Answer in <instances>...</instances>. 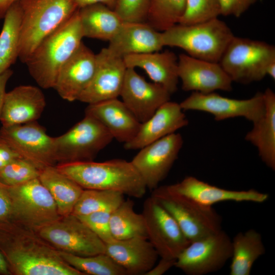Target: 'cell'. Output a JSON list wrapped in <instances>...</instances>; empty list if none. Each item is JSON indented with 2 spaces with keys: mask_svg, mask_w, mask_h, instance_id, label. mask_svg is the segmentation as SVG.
Wrapping results in <instances>:
<instances>
[{
  "mask_svg": "<svg viewBox=\"0 0 275 275\" xmlns=\"http://www.w3.org/2000/svg\"><path fill=\"white\" fill-rule=\"evenodd\" d=\"M96 54L82 42L61 68L53 89L65 100H78L93 78Z\"/></svg>",
  "mask_w": 275,
  "mask_h": 275,
  "instance_id": "20",
  "label": "cell"
},
{
  "mask_svg": "<svg viewBox=\"0 0 275 275\" xmlns=\"http://www.w3.org/2000/svg\"><path fill=\"white\" fill-rule=\"evenodd\" d=\"M58 252L66 263L84 275H127L126 271L106 253L79 256Z\"/></svg>",
  "mask_w": 275,
  "mask_h": 275,
  "instance_id": "33",
  "label": "cell"
},
{
  "mask_svg": "<svg viewBox=\"0 0 275 275\" xmlns=\"http://www.w3.org/2000/svg\"><path fill=\"white\" fill-rule=\"evenodd\" d=\"M78 10L46 36L24 63L31 76L43 89L53 88L61 68L82 42Z\"/></svg>",
  "mask_w": 275,
  "mask_h": 275,
  "instance_id": "2",
  "label": "cell"
},
{
  "mask_svg": "<svg viewBox=\"0 0 275 275\" xmlns=\"http://www.w3.org/2000/svg\"><path fill=\"white\" fill-rule=\"evenodd\" d=\"M171 95L161 85L147 81L135 68H127L120 96L140 123L146 121L170 100Z\"/></svg>",
  "mask_w": 275,
  "mask_h": 275,
  "instance_id": "17",
  "label": "cell"
},
{
  "mask_svg": "<svg viewBox=\"0 0 275 275\" xmlns=\"http://www.w3.org/2000/svg\"><path fill=\"white\" fill-rule=\"evenodd\" d=\"M0 252L11 275H84L36 229L12 219L0 221Z\"/></svg>",
  "mask_w": 275,
  "mask_h": 275,
  "instance_id": "1",
  "label": "cell"
},
{
  "mask_svg": "<svg viewBox=\"0 0 275 275\" xmlns=\"http://www.w3.org/2000/svg\"><path fill=\"white\" fill-rule=\"evenodd\" d=\"M85 115L101 123L118 142L124 144L132 140L141 124L134 115L118 98L89 104Z\"/></svg>",
  "mask_w": 275,
  "mask_h": 275,
  "instance_id": "24",
  "label": "cell"
},
{
  "mask_svg": "<svg viewBox=\"0 0 275 275\" xmlns=\"http://www.w3.org/2000/svg\"><path fill=\"white\" fill-rule=\"evenodd\" d=\"M234 36L218 18L192 24L177 23L161 32L164 46L178 47L192 57L216 63Z\"/></svg>",
  "mask_w": 275,
  "mask_h": 275,
  "instance_id": "4",
  "label": "cell"
},
{
  "mask_svg": "<svg viewBox=\"0 0 275 275\" xmlns=\"http://www.w3.org/2000/svg\"><path fill=\"white\" fill-rule=\"evenodd\" d=\"M109 225L114 239L122 240L136 237L147 238L144 216L142 213L139 214L135 211L134 203L130 200H124L112 211Z\"/></svg>",
  "mask_w": 275,
  "mask_h": 275,
  "instance_id": "32",
  "label": "cell"
},
{
  "mask_svg": "<svg viewBox=\"0 0 275 275\" xmlns=\"http://www.w3.org/2000/svg\"><path fill=\"white\" fill-rule=\"evenodd\" d=\"M265 253L262 236L254 229L238 233L232 239L230 275H250L255 261Z\"/></svg>",
  "mask_w": 275,
  "mask_h": 275,
  "instance_id": "30",
  "label": "cell"
},
{
  "mask_svg": "<svg viewBox=\"0 0 275 275\" xmlns=\"http://www.w3.org/2000/svg\"><path fill=\"white\" fill-rule=\"evenodd\" d=\"M275 61V47L265 42L234 36L218 63L232 81L248 84L261 80Z\"/></svg>",
  "mask_w": 275,
  "mask_h": 275,
  "instance_id": "6",
  "label": "cell"
},
{
  "mask_svg": "<svg viewBox=\"0 0 275 275\" xmlns=\"http://www.w3.org/2000/svg\"><path fill=\"white\" fill-rule=\"evenodd\" d=\"M232 255V239L222 229L190 242L175 266L187 275H204L222 268Z\"/></svg>",
  "mask_w": 275,
  "mask_h": 275,
  "instance_id": "11",
  "label": "cell"
},
{
  "mask_svg": "<svg viewBox=\"0 0 275 275\" xmlns=\"http://www.w3.org/2000/svg\"><path fill=\"white\" fill-rule=\"evenodd\" d=\"M56 166L84 189L116 191L136 198L143 197L147 189L131 161L124 159L60 163Z\"/></svg>",
  "mask_w": 275,
  "mask_h": 275,
  "instance_id": "3",
  "label": "cell"
},
{
  "mask_svg": "<svg viewBox=\"0 0 275 275\" xmlns=\"http://www.w3.org/2000/svg\"><path fill=\"white\" fill-rule=\"evenodd\" d=\"M166 187L172 193L209 207L224 201L262 203L269 198L268 194L254 189L247 190L226 189L211 185L194 176H187L181 181L166 185Z\"/></svg>",
  "mask_w": 275,
  "mask_h": 275,
  "instance_id": "19",
  "label": "cell"
},
{
  "mask_svg": "<svg viewBox=\"0 0 275 275\" xmlns=\"http://www.w3.org/2000/svg\"><path fill=\"white\" fill-rule=\"evenodd\" d=\"M127 68L143 69L154 82L162 86L172 94L177 90L178 57L169 50L125 56Z\"/></svg>",
  "mask_w": 275,
  "mask_h": 275,
  "instance_id": "26",
  "label": "cell"
},
{
  "mask_svg": "<svg viewBox=\"0 0 275 275\" xmlns=\"http://www.w3.org/2000/svg\"><path fill=\"white\" fill-rule=\"evenodd\" d=\"M105 253L127 275H145L155 265L159 257L148 238L142 237L113 239L105 243Z\"/></svg>",
  "mask_w": 275,
  "mask_h": 275,
  "instance_id": "23",
  "label": "cell"
},
{
  "mask_svg": "<svg viewBox=\"0 0 275 275\" xmlns=\"http://www.w3.org/2000/svg\"><path fill=\"white\" fill-rule=\"evenodd\" d=\"M19 0H0V19L4 18L8 9Z\"/></svg>",
  "mask_w": 275,
  "mask_h": 275,
  "instance_id": "46",
  "label": "cell"
},
{
  "mask_svg": "<svg viewBox=\"0 0 275 275\" xmlns=\"http://www.w3.org/2000/svg\"><path fill=\"white\" fill-rule=\"evenodd\" d=\"M113 139L101 123L85 115L67 132L54 137L57 164L93 161Z\"/></svg>",
  "mask_w": 275,
  "mask_h": 275,
  "instance_id": "8",
  "label": "cell"
},
{
  "mask_svg": "<svg viewBox=\"0 0 275 275\" xmlns=\"http://www.w3.org/2000/svg\"><path fill=\"white\" fill-rule=\"evenodd\" d=\"M113 211H100L77 216L105 243L114 239L110 230V218Z\"/></svg>",
  "mask_w": 275,
  "mask_h": 275,
  "instance_id": "39",
  "label": "cell"
},
{
  "mask_svg": "<svg viewBox=\"0 0 275 275\" xmlns=\"http://www.w3.org/2000/svg\"><path fill=\"white\" fill-rule=\"evenodd\" d=\"M258 0H219L221 15L240 17Z\"/></svg>",
  "mask_w": 275,
  "mask_h": 275,
  "instance_id": "40",
  "label": "cell"
},
{
  "mask_svg": "<svg viewBox=\"0 0 275 275\" xmlns=\"http://www.w3.org/2000/svg\"><path fill=\"white\" fill-rule=\"evenodd\" d=\"M20 155L0 136V170Z\"/></svg>",
  "mask_w": 275,
  "mask_h": 275,
  "instance_id": "42",
  "label": "cell"
},
{
  "mask_svg": "<svg viewBox=\"0 0 275 275\" xmlns=\"http://www.w3.org/2000/svg\"><path fill=\"white\" fill-rule=\"evenodd\" d=\"M124 200V195L118 191L84 189L72 213L81 216L97 211H113Z\"/></svg>",
  "mask_w": 275,
  "mask_h": 275,
  "instance_id": "34",
  "label": "cell"
},
{
  "mask_svg": "<svg viewBox=\"0 0 275 275\" xmlns=\"http://www.w3.org/2000/svg\"><path fill=\"white\" fill-rule=\"evenodd\" d=\"M13 71L9 69L0 74V117L2 113L4 100L6 93V88L7 84L12 76Z\"/></svg>",
  "mask_w": 275,
  "mask_h": 275,
  "instance_id": "44",
  "label": "cell"
},
{
  "mask_svg": "<svg viewBox=\"0 0 275 275\" xmlns=\"http://www.w3.org/2000/svg\"><path fill=\"white\" fill-rule=\"evenodd\" d=\"M78 9L95 4H102L114 9L116 0H74Z\"/></svg>",
  "mask_w": 275,
  "mask_h": 275,
  "instance_id": "45",
  "label": "cell"
},
{
  "mask_svg": "<svg viewBox=\"0 0 275 275\" xmlns=\"http://www.w3.org/2000/svg\"><path fill=\"white\" fill-rule=\"evenodd\" d=\"M221 15L219 0H186L184 13L179 23L192 24Z\"/></svg>",
  "mask_w": 275,
  "mask_h": 275,
  "instance_id": "37",
  "label": "cell"
},
{
  "mask_svg": "<svg viewBox=\"0 0 275 275\" xmlns=\"http://www.w3.org/2000/svg\"><path fill=\"white\" fill-rule=\"evenodd\" d=\"M38 178L54 199L60 215L72 213L84 189L56 166L41 169Z\"/></svg>",
  "mask_w": 275,
  "mask_h": 275,
  "instance_id": "29",
  "label": "cell"
},
{
  "mask_svg": "<svg viewBox=\"0 0 275 275\" xmlns=\"http://www.w3.org/2000/svg\"><path fill=\"white\" fill-rule=\"evenodd\" d=\"M266 75H269L273 80L275 79V61L271 62L267 67Z\"/></svg>",
  "mask_w": 275,
  "mask_h": 275,
  "instance_id": "48",
  "label": "cell"
},
{
  "mask_svg": "<svg viewBox=\"0 0 275 275\" xmlns=\"http://www.w3.org/2000/svg\"><path fill=\"white\" fill-rule=\"evenodd\" d=\"M127 66L123 58L107 47L96 54L93 78L78 101L89 104L118 98L123 86Z\"/></svg>",
  "mask_w": 275,
  "mask_h": 275,
  "instance_id": "16",
  "label": "cell"
},
{
  "mask_svg": "<svg viewBox=\"0 0 275 275\" xmlns=\"http://www.w3.org/2000/svg\"><path fill=\"white\" fill-rule=\"evenodd\" d=\"M183 140L178 133H173L139 149L131 162L147 189L153 191L168 175L179 152Z\"/></svg>",
  "mask_w": 275,
  "mask_h": 275,
  "instance_id": "15",
  "label": "cell"
},
{
  "mask_svg": "<svg viewBox=\"0 0 275 275\" xmlns=\"http://www.w3.org/2000/svg\"><path fill=\"white\" fill-rule=\"evenodd\" d=\"M183 111H198L209 113L215 120L243 117L254 123L265 111L263 92H257L247 99H236L222 96L215 92L193 93L180 103Z\"/></svg>",
  "mask_w": 275,
  "mask_h": 275,
  "instance_id": "14",
  "label": "cell"
},
{
  "mask_svg": "<svg viewBox=\"0 0 275 275\" xmlns=\"http://www.w3.org/2000/svg\"><path fill=\"white\" fill-rule=\"evenodd\" d=\"M58 251L79 256L105 252V243L77 216L71 213L37 230Z\"/></svg>",
  "mask_w": 275,
  "mask_h": 275,
  "instance_id": "10",
  "label": "cell"
},
{
  "mask_svg": "<svg viewBox=\"0 0 275 275\" xmlns=\"http://www.w3.org/2000/svg\"><path fill=\"white\" fill-rule=\"evenodd\" d=\"M0 275H11L7 263L0 252Z\"/></svg>",
  "mask_w": 275,
  "mask_h": 275,
  "instance_id": "47",
  "label": "cell"
},
{
  "mask_svg": "<svg viewBox=\"0 0 275 275\" xmlns=\"http://www.w3.org/2000/svg\"><path fill=\"white\" fill-rule=\"evenodd\" d=\"M265 111L263 116L253 123L245 140L258 150L262 161L275 170V94L269 88L263 92Z\"/></svg>",
  "mask_w": 275,
  "mask_h": 275,
  "instance_id": "27",
  "label": "cell"
},
{
  "mask_svg": "<svg viewBox=\"0 0 275 275\" xmlns=\"http://www.w3.org/2000/svg\"><path fill=\"white\" fill-rule=\"evenodd\" d=\"M11 211V201L7 187L0 182V221L10 219Z\"/></svg>",
  "mask_w": 275,
  "mask_h": 275,
  "instance_id": "41",
  "label": "cell"
},
{
  "mask_svg": "<svg viewBox=\"0 0 275 275\" xmlns=\"http://www.w3.org/2000/svg\"><path fill=\"white\" fill-rule=\"evenodd\" d=\"M40 170L22 157H18L0 170V182L7 186L23 184L39 177Z\"/></svg>",
  "mask_w": 275,
  "mask_h": 275,
  "instance_id": "36",
  "label": "cell"
},
{
  "mask_svg": "<svg viewBox=\"0 0 275 275\" xmlns=\"http://www.w3.org/2000/svg\"><path fill=\"white\" fill-rule=\"evenodd\" d=\"M151 0H116L115 11L124 22H146Z\"/></svg>",
  "mask_w": 275,
  "mask_h": 275,
  "instance_id": "38",
  "label": "cell"
},
{
  "mask_svg": "<svg viewBox=\"0 0 275 275\" xmlns=\"http://www.w3.org/2000/svg\"><path fill=\"white\" fill-rule=\"evenodd\" d=\"M0 34V74L10 69L18 58L21 10L17 1L7 10Z\"/></svg>",
  "mask_w": 275,
  "mask_h": 275,
  "instance_id": "31",
  "label": "cell"
},
{
  "mask_svg": "<svg viewBox=\"0 0 275 275\" xmlns=\"http://www.w3.org/2000/svg\"><path fill=\"white\" fill-rule=\"evenodd\" d=\"M188 121L179 103L170 100L162 104L146 121L141 124L134 138L124 144L126 150H139L186 126Z\"/></svg>",
  "mask_w": 275,
  "mask_h": 275,
  "instance_id": "22",
  "label": "cell"
},
{
  "mask_svg": "<svg viewBox=\"0 0 275 275\" xmlns=\"http://www.w3.org/2000/svg\"><path fill=\"white\" fill-rule=\"evenodd\" d=\"M178 75L185 91L208 94L216 90H232L233 81L218 63L187 54L182 53L178 57Z\"/></svg>",
  "mask_w": 275,
  "mask_h": 275,
  "instance_id": "18",
  "label": "cell"
},
{
  "mask_svg": "<svg viewBox=\"0 0 275 275\" xmlns=\"http://www.w3.org/2000/svg\"><path fill=\"white\" fill-rule=\"evenodd\" d=\"M0 136L4 139L21 157L40 170L56 166L54 137L37 121L10 126H2Z\"/></svg>",
  "mask_w": 275,
  "mask_h": 275,
  "instance_id": "12",
  "label": "cell"
},
{
  "mask_svg": "<svg viewBox=\"0 0 275 275\" xmlns=\"http://www.w3.org/2000/svg\"><path fill=\"white\" fill-rule=\"evenodd\" d=\"M21 10L18 58L24 63L49 34L78 9L74 0H19Z\"/></svg>",
  "mask_w": 275,
  "mask_h": 275,
  "instance_id": "5",
  "label": "cell"
},
{
  "mask_svg": "<svg viewBox=\"0 0 275 275\" xmlns=\"http://www.w3.org/2000/svg\"><path fill=\"white\" fill-rule=\"evenodd\" d=\"M142 214L148 239L159 257L176 260L190 241L175 219L152 196L145 201Z\"/></svg>",
  "mask_w": 275,
  "mask_h": 275,
  "instance_id": "13",
  "label": "cell"
},
{
  "mask_svg": "<svg viewBox=\"0 0 275 275\" xmlns=\"http://www.w3.org/2000/svg\"><path fill=\"white\" fill-rule=\"evenodd\" d=\"M84 37L110 41L123 21L114 10L102 4H95L78 10Z\"/></svg>",
  "mask_w": 275,
  "mask_h": 275,
  "instance_id": "28",
  "label": "cell"
},
{
  "mask_svg": "<svg viewBox=\"0 0 275 275\" xmlns=\"http://www.w3.org/2000/svg\"><path fill=\"white\" fill-rule=\"evenodd\" d=\"M6 186L11 204L10 219L37 230L61 216L54 199L38 178Z\"/></svg>",
  "mask_w": 275,
  "mask_h": 275,
  "instance_id": "9",
  "label": "cell"
},
{
  "mask_svg": "<svg viewBox=\"0 0 275 275\" xmlns=\"http://www.w3.org/2000/svg\"><path fill=\"white\" fill-rule=\"evenodd\" d=\"M164 46L161 32L146 22H123L109 41L107 48L116 55L125 56L159 51Z\"/></svg>",
  "mask_w": 275,
  "mask_h": 275,
  "instance_id": "25",
  "label": "cell"
},
{
  "mask_svg": "<svg viewBox=\"0 0 275 275\" xmlns=\"http://www.w3.org/2000/svg\"><path fill=\"white\" fill-rule=\"evenodd\" d=\"M186 0H151L147 20L158 31H164L179 23L185 8Z\"/></svg>",
  "mask_w": 275,
  "mask_h": 275,
  "instance_id": "35",
  "label": "cell"
},
{
  "mask_svg": "<svg viewBox=\"0 0 275 275\" xmlns=\"http://www.w3.org/2000/svg\"><path fill=\"white\" fill-rule=\"evenodd\" d=\"M176 260L161 258L158 263L145 275H162L165 273L172 267L175 266Z\"/></svg>",
  "mask_w": 275,
  "mask_h": 275,
  "instance_id": "43",
  "label": "cell"
},
{
  "mask_svg": "<svg viewBox=\"0 0 275 275\" xmlns=\"http://www.w3.org/2000/svg\"><path fill=\"white\" fill-rule=\"evenodd\" d=\"M151 196L173 217L190 242L222 229V217L212 207L172 193L166 185L158 186Z\"/></svg>",
  "mask_w": 275,
  "mask_h": 275,
  "instance_id": "7",
  "label": "cell"
},
{
  "mask_svg": "<svg viewBox=\"0 0 275 275\" xmlns=\"http://www.w3.org/2000/svg\"><path fill=\"white\" fill-rule=\"evenodd\" d=\"M46 106L45 96L38 87L21 85L6 92L0 117L2 126L36 121Z\"/></svg>",
  "mask_w": 275,
  "mask_h": 275,
  "instance_id": "21",
  "label": "cell"
}]
</instances>
